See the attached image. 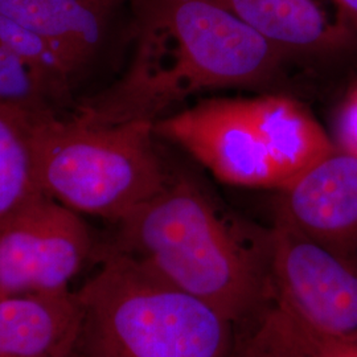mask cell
I'll return each instance as SVG.
<instances>
[{"mask_svg": "<svg viewBox=\"0 0 357 357\" xmlns=\"http://www.w3.org/2000/svg\"><path fill=\"white\" fill-rule=\"evenodd\" d=\"M135 4L139 53L118 88L82 113L93 121L155 122L195 93L266 81L284 54L216 0Z\"/></svg>", "mask_w": 357, "mask_h": 357, "instance_id": "obj_1", "label": "cell"}, {"mask_svg": "<svg viewBox=\"0 0 357 357\" xmlns=\"http://www.w3.org/2000/svg\"><path fill=\"white\" fill-rule=\"evenodd\" d=\"M118 225L110 249L209 303L234 326L257 306L265 281L262 245L246 248L191 178H169Z\"/></svg>", "mask_w": 357, "mask_h": 357, "instance_id": "obj_2", "label": "cell"}, {"mask_svg": "<svg viewBox=\"0 0 357 357\" xmlns=\"http://www.w3.org/2000/svg\"><path fill=\"white\" fill-rule=\"evenodd\" d=\"M262 295L234 326L230 357H320L328 339L357 333V257L275 220L261 241Z\"/></svg>", "mask_w": 357, "mask_h": 357, "instance_id": "obj_3", "label": "cell"}, {"mask_svg": "<svg viewBox=\"0 0 357 357\" xmlns=\"http://www.w3.org/2000/svg\"><path fill=\"white\" fill-rule=\"evenodd\" d=\"M77 298L94 357H230L234 324L130 255L107 248Z\"/></svg>", "mask_w": 357, "mask_h": 357, "instance_id": "obj_4", "label": "cell"}, {"mask_svg": "<svg viewBox=\"0 0 357 357\" xmlns=\"http://www.w3.org/2000/svg\"><path fill=\"white\" fill-rule=\"evenodd\" d=\"M153 123L33 116L31 153L38 191L79 215L121 222L169 181L153 147Z\"/></svg>", "mask_w": 357, "mask_h": 357, "instance_id": "obj_5", "label": "cell"}, {"mask_svg": "<svg viewBox=\"0 0 357 357\" xmlns=\"http://www.w3.org/2000/svg\"><path fill=\"white\" fill-rule=\"evenodd\" d=\"M91 250L82 215L40 192L0 222V299L69 290Z\"/></svg>", "mask_w": 357, "mask_h": 357, "instance_id": "obj_6", "label": "cell"}, {"mask_svg": "<svg viewBox=\"0 0 357 357\" xmlns=\"http://www.w3.org/2000/svg\"><path fill=\"white\" fill-rule=\"evenodd\" d=\"M153 131L185 150L222 183L280 190V178L257 132L246 98L196 103L158 119Z\"/></svg>", "mask_w": 357, "mask_h": 357, "instance_id": "obj_7", "label": "cell"}, {"mask_svg": "<svg viewBox=\"0 0 357 357\" xmlns=\"http://www.w3.org/2000/svg\"><path fill=\"white\" fill-rule=\"evenodd\" d=\"M277 218L314 243L357 255V153L335 146L280 190Z\"/></svg>", "mask_w": 357, "mask_h": 357, "instance_id": "obj_8", "label": "cell"}, {"mask_svg": "<svg viewBox=\"0 0 357 357\" xmlns=\"http://www.w3.org/2000/svg\"><path fill=\"white\" fill-rule=\"evenodd\" d=\"M128 0H0V13L47 40L75 73L100 54Z\"/></svg>", "mask_w": 357, "mask_h": 357, "instance_id": "obj_9", "label": "cell"}, {"mask_svg": "<svg viewBox=\"0 0 357 357\" xmlns=\"http://www.w3.org/2000/svg\"><path fill=\"white\" fill-rule=\"evenodd\" d=\"M81 330V307L70 290L0 299V357H72Z\"/></svg>", "mask_w": 357, "mask_h": 357, "instance_id": "obj_10", "label": "cell"}, {"mask_svg": "<svg viewBox=\"0 0 357 357\" xmlns=\"http://www.w3.org/2000/svg\"><path fill=\"white\" fill-rule=\"evenodd\" d=\"M283 53H331L356 36L320 0H216Z\"/></svg>", "mask_w": 357, "mask_h": 357, "instance_id": "obj_11", "label": "cell"}, {"mask_svg": "<svg viewBox=\"0 0 357 357\" xmlns=\"http://www.w3.org/2000/svg\"><path fill=\"white\" fill-rule=\"evenodd\" d=\"M257 132L280 178V190L335 149L303 105L284 96L248 100Z\"/></svg>", "mask_w": 357, "mask_h": 357, "instance_id": "obj_12", "label": "cell"}, {"mask_svg": "<svg viewBox=\"0 0 357 357\" xmlns=\"http://www.w3.org/2000/svg\"><path fill=\"white\" fill-rule=\"evenodd\" d=\"M32 118L0 103V222L40 193L32 167Z\"/></svg>", "mask_w": 357, "mask_h": 357, "instance_id": "obj_13", "label": "cell"}, {"mask_svg": "<svg viewBox=\"0 0 357 357\" xmlns=\"http://www.w3.org/2000/svg\"><path fill=\"white\" fill-rule=\"evenodd\" d=\"M0 48L11 52L31 68L50 98L65 94L76 76L47 40L3 13H0Z\"/></svg>", "mask_w": 357, "mask_h": 357, "instance_id": "obj_14", "label": "cell"}, {"mask_svg": "<svg viewBox=\"0 0 357 357\" xmlns=\"http://www.w3.org/2000/svg\"><path fill=\"white\" fill-rule=\"evenodd\" d=\"M50 97L31 68L0 48V103L31 116L52 113Z\"/></svg>", "mask_w": 357, "mask_h": 357, "instance_id": "obj_15", "label": "cell"}, {"mask_svg": "<svg viewBox=\"0 0 357 357\" xmlns=\"http://www.w3.org/2000/svg\"><path fill=\"white\" fill-rule=\"evenodd\" d=\"M335 144L357 153V85L348 91L335 118Z\"/></svg>", "mask_w": 357, "mask_h": 357, "instance_id": "obj_16", "label": "cell"}, {"mask_svg": "<svg viewBox=\"0 0 357 357\" xmlns=\"http://www.w3.org/2000/svg\"><path fill=\"white\" fill-rule=\"evenodd\" d=\"M335 13L357 38V0H330Z\"/></svg>", "mask_w": 357, "mask_h": 357, "instance_id": "obj_17", "label": "cell"}, {"mask_svg": "<svg viewBox=\"0 0 357 357\" xmlns=\"http://www.w3.org/2000/svg\"><path fill=\"white\" fill-rule=\"evenodd\" d=\"M72 357H94V356H91V355H89V354H82V355H76V354H75V355H73V356Z\"/></svg>", "mask_w": 357, "mask_h": 357, "instance_id": "obj_18", "label": "cell"}]
</instances>
